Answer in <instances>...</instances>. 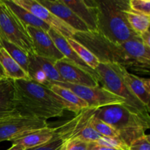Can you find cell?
I'll return each mask as SVG.
<instances>
[{"mask_svg":"<svg viewBox=\"0 0 150 150\" xmlns=\"http://www.w3.org/2000/svg\"><path fill=\"white\" fill-rule=\"evenodd\" d=\"M0 47H2L4 49H5L9 55L20 65V67L27 74L28 65H29L28 54L14 44L1 39H0Z\"/></svg>","mask_w":150,"mask_h":150,"instance_id":"cell-24","label":"cell"},{"mask_svg":"<svg viewBox=\"0 0 150 150\" xmlns=\"http://www.w3.org/2000/svg\"><path fill=\"white\" fill-rule=\"evenodd\" d=\"M90 125L100 136L105 137L119 138L118 133L114 128H112L105 122L95 117L94 114L91 119Z\"/></svg>","mask_w":150,"mask_h":150,"instance_id":"cell-26","label":"cell"},{"mask_svg":"<svg viewBox=\"0 0 150 150\" xmlns=\"http://www.w3.org/2000/svg\"><path fill=\"white\" fill-rule=\"evenodd\" d=\"M139 38L142 40V42L145 46L150 48V33L149 30L146 31L145 32L142 33V35H139Z\"/></svg>","mask_w":150,"mask_h":150,"instance_id":"cell-32","label":"cell"},{"mask_svg":"<svg viewBox=\"0 0 150 150\" xmlns=\"http://www.w3.org/2000/svg\"><path fill=\"white\" fill-rule=\"evenodd\" d=\"M48 35L50 36V38L52 39V40L54 41V44L57 46V48H58L59 51L62 53L64 57L67 59L70 60L72 62H73L74 64H77L79 67H81L82 69L85 70L86 71L89 72V73H92L93 76H95V77L98 79V75H97L95 70H92L90 67H88L81 59L79 57V56L76 54V53L75 52L74 50L71 48L69 43L67 42V39L64 38L62 35H60L59 33H58L57 32H56L55 30L52 29H50L48 32Z\"/></svg>","mask_w":150,"mask_h":150,"instance_id":"cell-17","label":"cell"},{"mask_svg":"<svg viewBox=\"0 0 150 150\" xmlns=\"http://www.w3.org/2000/svg\"><path fill=\"white\" fill-rule=\"evenodd\" d=\"M100 86L120 97L126 105L144 114H149V108L144 105L129 90L118 69V64L100 62L95 69Z\"/></svg>","mask_w":150,"mask_h":150,"instance_id":"cell-5","label":"cell"},{"mask_svg":"<svg viewBox=\"0 0 150 150\" xmlns=\"http://www.w3.org/2000/svg\"><path fill=\"white\" fill-rule=\"evenodd\" d=\"M25 149L20 144H13V146L8 149L7 150H24Z\"/></svg>","mask_w":150,"mask_h":150,"instance_id":"cell-34","label":"cell"},{"mask_svg":"<svg viewBox=\"0 0 150 150\" xmlns=\"http://www.w3.org/2000/svg\"><path fill=\"white\" fill-rule=\"evenodd\" d=\"M67 42L71 46V48L74 50L79 58L91 69L95 70L99 65L100 62L98 59L89 51V49L79 43L78 41L74 40L73 38H68L67 39Z\"/></svg>","mask_w":150,"mask_h":150,"instance_id":"cell-23","label":"cell"},{"mask_svg":"<svg viewBox=\"0 0 150 150\" xmlns=\"http://www.w3.org/2000/svg\"><path fill=\"white\" fill-rule=\"evenodd\" d=\"M52 84L58 85L71 90L91 108H98L112 104L125 103L124 100L108 92L101 86L91 87L72 84L67 82H54Z\"/></svg>","mask_w":150,"mask_h":150,"instance_id":"cell-8","label":"cell"},{"mask_svg":"<svg viewBox=\"0 0 150 150\" xmlns=\"http://www.w3.org/2000/svg\"><path fill=\"white\" fill-rule=\"evenodd\" d=\"M32 59L35 62L38 67L41 69L44 74L46 76L47 79L49 81L51 84L54 82H64L62 78L59 74L58 71L56 69L54 64L55 63L45 58H42L34 54H30Z\"/></svg>","mask_w":150,"mask_h":150,"instance_id":"cell-25","label":"cell"},{"mask_svg":"<svg viewBox=\"0 0 150 150\" xmlns=\"http://www.w3.org/2000/svg\"><path fill=\"white\" fill-rule=\"evenodd\" d=\"M14 83L15 107L20 116L46 121L63 116L64 104L49 88L29 79L14 81Z\"/></svg>","mask_w":150,"mask_h":150,"instance_id":"cell-2","label":"cell"},{"mask_svg":"<svg viewBox=\"0 0 150 150\" xmlns=\"http://www.w3.org/2000/svg\"><path fill=\"white\" fill-rule=\"evenodd\" d=\"M4 1L9 6V7L13 10V13L17 16V17L20 19L21 21L25 25L26 27L27 26H32V27L42 29L46 32H48V30L51 29L48 25L40 20L38 18L34 16L32 13L28 11L27 10L22 7L21 6L18 5L13 0H4Z\"/></svg>","mask_w":150,"mask_h":150,"instance_id":"cell-21","label":"cell"},{"mask_svg":"<svg viewBox=\"0 0 150 150\" xmlns=\"http://www.w3.org/2000/svg\"><path fill=\"white\" fill-rule=\"evenodd\" d=\"M18 5L21 6L32 13L34 16L46 23L52 29L55 30L60 35H62L64 38H73L74 36L75 32L71 27L62 21L60 19L52 13L49 11L48 9L40 4L36 0H13Z\"/></svg>","mask_w":150,"mask_h":150,"instance_id":"cell-10","label":"cell"},{"mask_svg":"<svg viewBox=\"0 0 150 150\" xmlns=\"http://www.w3.org/2000/svg\"><path fill=\"white\" fill-rule=\"evenodd\" d=\"M97 29L98 33L111 42L123 43L139 37L130 27L125 16L128 10L127 0L96 1Z\"/></svg>","mask_w":150,"mask_h":150,"instance_id":"cell-4","label":"cell"},{"mask_svg":"<svg viewBox=\"0 0 150 150\" xmlns=\"http://www.w3.org/2000/svg\"><path fill=\"white\" fill-rule=\"evenodd\" d=\"M89 150H118L116 149H113L111 147H107V146H100V145L95 144L94 143H90Z\"/></svg>","mask_w":150,"mask_h":150,"instance_id":"cell-33","label":"cell"},{"mask_svg":"<svg viewBox=\"0 0 150 150\" xmlns=\"http://www.w3.org/2000/svg\"><path fill=\"white\" fill-rule=\"evenodd\" d=\"M54 66L64 82L91 87L100 86L95 76L67 59L59 60Z\"/></svg>","mask_w":150,"mask_h":150,"instance_id":"cell-12","label":"cell"},{"mask_svg":"<svg viewBox=\"0 0 150 150\" xmlns=\"http://www.w3.org/2000/svg\"><path fill=\"white\" fill-rule=\"evenodd\" d=\"M26 29L32 40L34 54L54 63L64 58L50 38L48 32L29 26H26Z\"/></svg>","mask_w":150,"mask_h":150,"instance_id":"cell-11","label":"cell"},{"mask_svg":"<svg viewBox=\"0 0 150 150\" xmlns=\"http://www.w3.org/2000/svg\"><path fill=\"white\" fill-rule=\"evenodd\" d=\"M128 4L132 11L150 16L149 0H129Z\"/></svg>","mask_w":150,"mask_h":150,"instance_id":"cell-29","label":"cell"},{"mask_svg":"<svg viewBox=\"0 0 150 150\" xmlns=\"http://www.w3.org/2000/svg\"><path fill=\"white\" fill-rule=\"evenodd\" d=\"M48 127L46 120L24 116H14L0 122V142L11 141L35 130Z\"/></svg>","mask_w":150,"mask_h":150,"instance_id":"cell-9","label":"cell"},{"mask_svg":"<svg viewBox=\"0 0 150 150\" xmlns=\"http://www.w3.org/2000/svg\"><path fill=\"white\" fill-rule=\"evenodd\" d=\"M55 135V127H47L45 128L29 132L17 139L11 141L13 144H18L26 149L35 147L49 142Z\"/></svg>","mask_w":150,"mask_h":150,"instance_id":"cell-18","label":"cell"},{"mask_svg":"<svg viewBox=\"0 0 150 150\" xmlns=\"http://www.w3.org/2000/svg\"><path fill=\"white\" fill-rule=\"evenodd\" d=\"M73 39L89 49L100 62L118 64L126 69L149 73L150 48L139 37L123 43L108 40L98 32H76Z\"/></svg>","mask_w":150,"mask_h":150,"instance_id":"cell-1","label":"cell"},{"mask_svg":"<svg viewBox=\"0 0 150 150\" xmlns=\"http://www.w3.org/2000/svg\"><path fill=\"white\" fill-rule=\"evenodd\" d=\"M86 25L90 32H97V10L95 0H62Z\"/></svg>","mask_w":150,"mask_h":150,"instance_id":"cell-15","label":"cell"},{"mask_svg":"<svg viewBox=\"0 0 150 150\" xmlns=\"http://www.w3.org/2000/svg\"><path fill=\"white\" fill-rule=\"evenodd\" d=\"M65 142L66 141L64 139L55 133L53 139H51L49 142L40 146L29 148L24 150H62V148Z\"/></svg>","mask_w":150,"mask_h":150,"instance_id":"cell-28","label":"cell"},{"mask_svg":"<svg viewBox=\"0 0 150 150\" xmlns=\"http://www.w3.org/2000/svg\"><path fill=\"white\" fill-rule=\"evenodd\" d=\"M125 16L130 27L137 35L149 30L150 16L133 12L130 8L125 11Z\"/></svg>","mask_w":150,"mask_h":150,"instance_id":"cell-22","label":"cell"},{"mask_svg":"<svg viewBox=\"0 0 150 150\" xmlns=\"http://www.w3.org/2000/svg\"><path fill=\"white\" fill-rule=\"evenodd\" d=\"M128 150H150V139L149 135H144L135 139L129 145Z\"/></svg>","mask_w":150,"mask_h":150,"instance_id":"cell-30","label":"cell"},{"mask_svg":"<svg viewBox=\"0 0 150 150\" xmlns=\"http://www.w3.org/2000/svg\"><path fill=\"white\" fill-rule=\"evenodd\" d=\"M0 39L14 44L27 54H33L26 27L4 0H0Z\"/></svg>","mask_w":150,"mask_h":150,"instance_id":"cell-6","label":"cell"},{"mask_svg":"<svg viewBox=\"0 0 150 150\" xmlns=\"http://www.w3.org/2000/svg\"><path fill=\"white\" fill-rule=\"evenodd\" d=\"M118 69L123 81L133 95L146 107L149 108L150 80L130 73L123 66L118 64Z\"/></svg>","mask_w":150,"mask_h":150,"instance_id":"cell-14","label":"cell"},{"mask_svg":"<svg viewBox=\"0 0 150 150\" xmlns=\"http://www.w3.org/2000/svg\"><path fill=\"white\" fill-rule=\"evenodd\" d=\"M18 115L15 107L14 81L0 79V122Z\"/></svg>","mask_w":150,"mask_h":150,"instance_id":"cell-16","label":"cell"},{"mask_svg":"<svg viewBox=\"0 0 150 150\" xmlns=\"http://www.w3.org/2000/svg\"><path fill=\"white\" fill-rule=\"evenodd\" d=\"M0 67L4 79L13 81L29 79L26 72L2 47H0Z\"/></svg>","mask_w":150,"mask_h":150,"instance_id":"cell-20","label":"cell"},{"mask_svg":"<svg viewBox=\"0 0 150 150\" xmlns=\"http://www.w3.org/2000/svg\"><path fill=\"white\" fill-rule=\"evenodd\" d=\"M94 115L117 132L119 139L127 146L145 135L150 127L149 114H144L125 103H117L95 108Z\"/></svg>","mask_w":150,"mask_h":150,"instance_id":"cell-3","label":"cell"},{"mask_svg":"<svg viewBox=\"0 0 150 150\" xmlns=\"http://www.w3.org/2000/svg\"><path fill=\"white\" fill-rule=\"evenodd\" d=\"M89 146L90 143L79 139H72L66 141L62 150H89Z\"/></svg>","mask_w":150,"mask_h":150,"instance_id":"cell-31","label":"cell"},{"mask_svg":"<svg viewBox=\"0 0 150 150\" xmlns=\"http://www.w3.org/2000/svg\"><path fill=\"white\" fill-rule=\"evenodd\" d=\"M38 1L76 32H89L86 25L63 2L62 0H38Z\"/></svg>","mask_w":150,"mask_h":150,"instance_id":"cell-13","label":"cell"},{"mask_svg":"<svg viewBox=\"0 0 150 150\" xmlns=\"http://www.w3.org/2000/svg\"><path fill=\"white\" fill-rule=\"evenodd\" d=\"M49 89L57 96L59 97L64 104L65 110L73 112L76 115L82 110L89 108L87 104L83 100L67 88L56 84H51Z\"/></svg>","mask_w":150,"mask_h":150,"instance_id":"cell-19","label":"cell"},{"mask_svg":"<svg viewBox=\"0 0 150 150\" xmlns=\"http://www.w3.org/2000/svg\"><path fill=\"white\" fill-rule=\"evenodd\" d=\"M95 108L82 110L75 117L59 127H55V133L65 141L79 139L88 143H93L102 136L90 125V121Z\"/></svg>","mask_w":150,"mask_h":150,"instance_id":"cell-7","label":"cell"},{"mask_svg":"<svg viewBox=\"0 0 150 150\" xmlns=\"http://www.w3.org/2000/svg\"><path fill=\"white\" fill-rule=\"evenodd\" d=\"M93 143L95 144L100 145V146H107V147H111L118 150H128L129 147L123 141H122L119 138L102 136L98 141L93 142Z\"/></svg>","mask_w":150,"mask_h":150,"instance_id":"cell-27","label":"cell"}]
</instances>
